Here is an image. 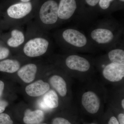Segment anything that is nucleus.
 Listing matches in <instances>:
<instances>
[{"mask_svg": "<svg viewBox=\"0 0 124 124\" xmlns=\"http://www.w3.org/2000/svg\"></svg>", "mask_w": 124, "mask_h": 124, "instance_id": "nucleus-31", "label": "nucleus"}, {"mask_svg": "<svg viewBox=\"0 0 124 124\" xmlns=\"http://www.w3.org/2000/svg\"><path fill=\"white\" fill-rule=\"evenodd\" d=\"M50 82L60 96L63 97L66 95L67 86L64 79L60 76L55 75L50 78Z\"/></svg>", "mask_w": 124, "mask_h": 124, "instance_id": "nucleus-14", "label": "nucleus"}, {"mask_svg": "<svg viewBox=\"0 0 124 124\" xmlns=\"http://www.w3.org/2000/svg\"><path fill=\"white\" fill-rule=\"evenodd\" d=\"M8 103L5 100H0V113H2L5 111Z\"/></svg>", "mask_w": 124, "mask_h": 124, "instance_id": "nucleus-23", "label": "nucleus"}, {"mask_svg": "<svg viewBox=\"0 0 124 124\" xmlns=\"http://www.w3.org/2000/svg\"><path fill=\"white\" fill-rule=\"evenodd\" d=\"M124 43L121 40L115 45L109 49L108 57L112 62L124 65Z\"/></svg>", "mask_w": 124, "mask_h": 124, "instance_id": "nucleus-11", "label": "nucleus"}, {"mask_svg": "<svg viewBox=\"0 0 124 124\" xmlns=\"http://www.w3.org/2000/svg\"><path fill=\"white\" fill-rule=\"evenodd\" d=\"M81 102L85 110L91 114L97 113L100 108V99L97 95L92 91H87L84 93Z\"/></svg>", "mask_w": 124, "mask_h": 124, "instance_id": "nucleus-9", "label": "nucleus"}, {"mask_svg": "<svg viewBox=\"0 0 124 124\" xmlns=\"http://www.w3.org/2000/svg\"><path fill=\"white\" fill-rule=\"evenodd\" d=\"M65 64L72 70L85 72L89 71L91 64L86 58L78 54H70L65 59Z\"/></svg>", "mask_w": 124, "mask_h": 124, "instance_id": "nucleus-6", "label": "nucleus"}, {"mask_svg": "<svg viewBox=\"0 0 124 124\" xmlns=\"http://www.w3.org/2000/svg\"><path fill=\"white\" fill-rule=\"evenodd\" d=\"M20 67V63L16 60L8 59L0 62V71L13 73L18 71Z\"/></svg>", "mask_w": 124, "mask_h": 124, "instance_id": "nucleus-16", "label": "nucleus"}, {"mask_svg": "<svg viewBox=\"0 0 124 124\" xmlns=\"http://www.w3.org/2000/svg\"><path fill=\"white\" fill-rule=\"evenodd\" d=\"M114 0H100L98 4L100 8L103 10H106L109 8L111 3Z\"/></svg>", "mask_w": 124, "mask_h": 124, "instance_id": "nucleus-19", "label": "nucleus"}, {"mask_svg": "<svg viewBox=\"0 0 124 124\" xmlns=\"http://www.w3.org/2000/svg\"><path fill=\"white\" fill-rule=\"evenodd\" d=\"M87 5L91 7H95L98 4L100 0H85Z\"/></svg>", "mask_w": 124, "mask_h": 124, "instance_id": "nucleus-22", "label": "nucleus"}, {"mask_svg": "<svg viewBox=\"0 0 124 124\" xmlns=\"http://www.w3.org/2000/svg\"><path fill=\"white\" fill-rule=\"evenodd\" d=\"M0 124H13V121L8 115L0 113Z\"/></svg>", "mask_w": 124, "mask_h": 124, "instance_id": "nucleus-18", "label": "nucleus"}, {"mask_svg": "<svg viewBox=\"0 0 124 124\" xmlns=\"http://www.w3.org/2000/svg\"><path fill=\"white\" fill-rule=\"evenodd\" d=\"M4 88V84L0 80V97L2 95Z\"/></svg>", "mask_w": 124, "mask_h": 124, "instance_id": "nucleus-27", "label": "nucleus"}, {"mask_svg": "<svg viewBox=\"0 0 124 124\" xmlns=\"http://www.w3.org/2000/svg\"><path fill=\"white\" fill-rule=\"evenodd\" d=\"M50 46L48 39L42 37L31 39L26 42L23 48L25 55L30 57H36L44 54Z\"/></svg>", "mask_w": 124, "mask_h": 124, "instance_id": "nucleus-4", "label": "nucleus"}, {"mask_svg": "<svg viewBox=\"0 0 124 124\" xmlns=\"http://www.w3.org/2000/svg\"><path fill=\"white\" fill-rule=\"evenodd\" d=\"M24 33L20 30L14 29L11 31V37L7 41V44L11 48H17L25 41Z\"/></svg>", "mask_w": 124, "mask_h": 124, "instance_id": "nucleus-15", "label": "nucleus"}, {"mask_svg": "<svg viewBox=\"0 0 124 124\" xmlns=\"http://www.w3.org/2000/svg\"><path fill=\"white\" fill-rule=\"evenodd\" d=\"M9 51L7 48L0 46V59H4L8 57Z\"/></svg>", "mask_w": 124, "mask_h": 124, "instance_id": "nucleus-20", "label": "nucleus"}, {"mask_svg": "<svg viewBox=\"0 0 124 124\" xmlns=\"http://www.w3.org/2000/svg\"><path fill=\"white\" fill-rule=\"evenodd\" d=\"M58 4L54 0H47L41 5L39 11L40 22L47 29H51L60 23L58 17Z\"/></svg>", "mask_w": 124, "mask_h": 124, "instance_id": "nucleus-3", "label": "nucleus"}, {"mask_svg": "<svg viewBox=\"0 0 124 124\" xmlns=\"http://www.w3.org/2000/svg\"><path fill=\"white\" fill-rule=\"evenodd\" d=\"M50 85L42 80H39L27 86L26 93L29 96L36 97L45 94L49 90Z\"/></svg>", "mask_w": 124, "mask_h": 124, "instance_id": "nucleus-10", "label": "nucleus"}, {"mask_svg": "<svg viewBox=\"0 0 124 124\" xmlns=\"http://www.w3.org/2000/svg\"><path fill=\"white\" fill-rule=\"evenodd\" d=\"M32 9L31 2H20L12 5L7 10L10 18L14 19L23 18L30 13Z\"/></svg>", "mask_w": 124, "mask_h": 124, "instance_id": "nucleus-8", "label": "nucleus"}, {"mask_svg": "<svg viewBox=\"0 0 124 124\" xmlns=\"http://www.w3.org/2000/svg\"><path fill=\"white\" fill-rule=\"evenodd\" d=\"M108 124H119V123L116 118L112 116L111 117Z\"/></svg>", "mask_w": 124, "mask_h": 124, "instance_id": "nucleus-24", "label": "nucleus"}, {"mask_svg": "<svg viewBox=\"0 0 124 124\" xmlns=\"http://www.w3.org/2000/svg\"><path fill=\"white\" fill-rule=\"evenodd\" d=\"M53 124H71L68 120L62 117H57L54 120Z\"/></svg>", "mask_w": 124, "mask_h": 124, "instance_id": "nucleus-21", "label": "nucleus"}, {"mask_svg": "<svg viewBox=\"0 0 124 124\" xmlns=\"http://www.w3.org/2000/svg\"><path fill=\"white\" fill-rule=\"evenodd\" d=\"M124 31L123 25L117 20L104 18L94 24L88 37L96 48L109 49L122 40Z\"/></svg>", "mask_w": 124, "mask_h": 124, "instance_id": "nucleus-1", "label": "nucleus"}, {"mask_svg": "<svg viewBox=\"0 0 124 124\" xmlns=\"http://www.w3.org/2000/svg\"><path fill=\"white\" fill-rule=\"evenodd\" d=\"M77 8L76 0H60L58 11L60 22H65L72 19Z\"/></svg>", "mask_w": 124, "mask_h": 124, "instance_id": "nucleus-5", "label": "nucleus"}, {"mask_svg": "<svg viewBox=\"0 0 124 124\" xmlns=\"http://www.w3.org/2000/svg\"><path fill=\"white\" fill-rule=\"evenodd\" d=\"M56 36L62 47L70 50L90 51L96 48L84 32L75 28L62 29Z\"/></svg>", "mask_w": 124, "mask_h": 124, "instance_id": "nucleus-2", "label": "nucleus"}, {"mask_svg": "<svg viewBox=\"0 0 124 124\" xmlns=\"http://www.w3.org/2000/svg\"><path fill=\"white\" fill-rule=\"evenodd\" d=\"M39 106L42 109H44V110H49L47 107L46 106V105L44 103V102L42 101V100H41L40 101L39 103Z\"/></svg>", "mask_w": 124, "mask_h": 124, "instance_id": "nucleus-26", "label": "nucleus"}, {"mask_svg": "<svg viewBox=\"0 0 124 124\" xmlns=\"http://www.w3.org/2000/svg\"><path fill=\"white\" fill-rule=\"evenodd\" d=\"M37 70V66L35 64L29 63L19 68L17 74L23 82L29 83L32 82L35 79Z\"/></svg>", "mask_w": 124, "mask_h": 124, "instance_id": "nucleus-12", "label": "nucleus"}, {"mask_svg": "<svg viewBox=\"0 0 124 124\" xmlns=\"http://www.w3.org/2000/svg\"><path fill=\"white\" fill-rule=\"evenodd\" d=\"M44 95L42 101L49 109L56 108L59 105V98L55 91L51 90Z\"/></svg>", "mask_w": 124, "mask_h": 124, "instance_id": "nucleus-17", "label": "nucleus"}, {"mask_svg": "<svg viewBox=\"0 0 124 124\" xmlns=\"http://www.w3.org/2000/svg\"></svg>", "mask_w": 124, "mask_h": 124, "instance_id": "nucleus-32", "label": "nucleus"}, {"mask_svg": "<svg viewBox=\"0 0 124 124\" xmlns=\"http://www.w3.org/2000/svg\"><path fill=\"white\" fill-rule=\"evenodd\" d=\"M103 75L107 80L112 82H118L124 77V65L112 62L105 66Z\"/></svg>", "mask_w": 124, "mask_h": 124, "instance_id": "nucleus-7", "label": "nucleus"}, {"mask_svg": "<svg viewBox=\"0 0 124 124\" xmlns=\"http://www.w3.org/2000/svg\"><path fill=\"white\" fill-rule=\"evenodd\" d=\"M118 120L119 124H124V115L120 113L118 115Z\"/></svg>", "mask_w": 124, "mask_h": 124, "instance_id": "nucleus-25", "label": "nucleus"}, {"mask_svg": "<svg viewBox=\"0 0 124 124\" xmlns=\"http://www.w3.org/2000/svg\"><path fill=\"white\" fill-rule=\"evenodd\" d=\"M44 119V114L42 111L28 110L25 112L23 120L27 124H38L43 121Z\"/></svg>", "mask_w": 124, "mask_h": 124, "instance_id": "nucleus-13", "label": "nucleus"}, {"mask_svg": "<svg viewBox=\"0 0 124 124\" xmlns=\"http://www.w3.org/2000/svg\"><path fill=\"white\" fill-rule=\"evenodd\" d=\"M22 2H29L31 0H20Z\"/></svg>", "mask_w": 124, "mask_h": 124, "instance_id": "nucleus-29", "label": "nucleus"}, {"mask_svg": "<svg viewBox=\"0 0 124 124\" xmlns=\"http://www.w3.org/2000/svg\"><path fill=\"white\" fill-rule=\"evenodd\" d=\"M121 105H122V108H124V100L123 99L122 100V102H121Z\"/></svg>", "mask_w": 124, "mask_h": 124, "instance_id": "nucleus-28", "label": "nucleus"}, {"mask_svg": "<svg viewBox=\"0 0 124 124\" xmlns=\"http://www.w3.org/2000/svg\"><path fill=\"white\" fill-rule=\"evenodd\" d=\"M119 0L122 2H124V0Z\"/></svg>", "mask_w": 124, "mask_h": 124, "instance_id": "nucleus-30", "label": "nucleus"}]
</instances>
